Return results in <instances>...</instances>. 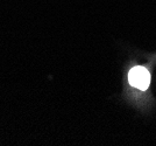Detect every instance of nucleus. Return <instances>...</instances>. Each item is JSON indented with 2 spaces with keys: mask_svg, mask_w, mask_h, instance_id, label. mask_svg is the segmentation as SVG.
Returning <instances> with one entry per match:
<instances>
[{
  "mask_svg": "<svg viewBox=\"0 0 156 146\" xmlns=\"http://www.w3.org/2000/svg\"><path fill=\"white\" fill-rule=\"evenodd\" d=\"M128 82L134 88L147 90L150 84V74L148 69L141 66L132 68L128 73Z\"/></svg>",
  "mask_w": 156,
  "mask_h": 146,
  "instance_id": "1",
  "label": "nucleus"
}]
</instances>
